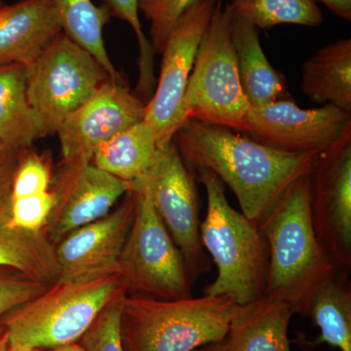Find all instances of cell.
<instances>
[{
	"label": "cell",
	"mask_w": 351,
	"mask_h": 351,
	"mask_svg": "<svg viewBox=\"0 0 351 351\" xmlns=\"http://www.w3.org/2000/svg\"><path fill=\"white\" fill-rule=\"evenodd\" d=\"M174 142L191 172L207 169L228 184L241 213L258 226L284 193L313 171L318 154L276 151L223 127L186 120Z\"/></svg>",
	"instance_id": "cell-1"
},
{
	"label": "cell",
	"mask_w": 351,
	"mask_h": 351,
	"mask_svg": "<svg viewBox=\"0 0 351 351\" xmlns=\"http://www.w3.org/2000/svg\"><path fill=\"white\" fill-rule=\"evenodd\" d=\"M260 228L269 246L265 295L306 315L314 294L337 270L311 221V173L287 189Z\"/></svg>",
	"instance_id": "cell-2"
},
{
	"label": "cell",
	"mask_w": 351,
	"mask_h": 351,
	"mask_svg": "<svg viewBox=\"0 0 351 351\" xmlns=\"http://www.w3.org/2000/svg\"><path fill=\"white\" fill-rule=\"evenodd\" d=\"M207 193V214L200 223L203 247L218 269L204 295H228L239 306L265 294L269 246L258 223L230 206L223 182L207 169H198Z\"/></svg>",
	"instance_id": "cell-3"
},
{
	"label": "cell",
	"mask_w": 351,
	"mask_h": 351,
	"mask_svg": "<svg viewBox=\"0 0 351 351\" xmlns=\"http://www.w3.org/2000/svg\"><path fill=\"white\" fill-rule=\"evenodd\" d=\"M239 304L228 295L164 300L126 295L120 314L124 351H195L223 341Z\"/></svg>",
	"instance_id": "cell-4"
},
{
	"label": "cell",
	"mask_w": 351,
	"mask_h": 351,
	"mask_svg": "<svg viewBox=\"0 0 351 351\" xmlns=\"http://www.w3.org/2000/svg\"><path fill=\"white\" fill-rule=\"evenodd\" d=\"M122 288L119 274L89 282L58 281L2 318L9 346L52 350L78 343Z\"/></svg>",
	"instance_id": "cell-5"
},
{
	"label": "cell",
	"mask_w": 351,
	"mask_h": 351,
	"mask_svg": "<svg viewBox=\"0 0 351 351\" xmlns=\"http://www.w3.org/2000/svg\"><path fill=\"white\" fill-rule=\"evenodd\" d=\"M232 4L219 0L196 53L184 93V119L246 133L251 107L242 89L232 38Z\"/></svg>",
	"instance_id": "cell-6"
},
{
	"label": "cell",
	"mask_w": 351,
	"mask_h": 351,
	"mask_svg": "<svg viewBox=\"0 0 351 351\" xmlns=\"http://www.w3.org/2000/svg\"><path fill=\"white\" fill-rule=\"evenodd\" d=\"M108 80L100 63L63 32L25 66L27 99L45 135L56 133Z\"/></svg>",
	"instance_id": "cell-7"
},
{
	"label": "cell",
	"mask_w": 351,
	"mask_h": 351,
	"mask_svg": "<svg viewBox=\"0 0 351 351\" xmlns=\"http://www.w3.org/2000/svg\"><path fill=\"white\" fill-rule=\"evenodd\" d=\"M135 211L119 260L127 295L173 300L193 297L181 252L144 193H133Z\"/></svg>",
	"instance_id": "cell-8"
},
{
	"label": "cell",
	"mask_w": 351,
	"mask_h": 351,
	"mask_svg": "<svg viewBox=\"0 0 351 351\" xmlns=\"http://www.w3.org/2000/svg\"><path fill=\"white\" fill-rule=\"evenodd\" d=\"M144 193L181 252L189 280L195 284L211 270L200 239L199 200L193 172L182 160L174 141L159 152L154 164L130 191Z\"/></svg>",
	"instance_id": "cell-9"
},
{
	"label": "cell",
	"mask_w": 351,
	"mask_h": 351,
	"mask_svg": "<svg viewBox=\"0 0 351 351\" xmlns=\"http://www.w3.org/2000/svg\"><path fill=\"white\" fill-rule=\"evenodd\" d=\"M218 2L197 0L189 6L164 44L158 83L147 104L144 119L156 131L161 149L174 141L186 122L182 112L184 93L196 53Z\"/></svg>",
	"instance_id": "cell-10"
},
{
	"label": "cell",
	"mask_w": 351,
	"mask_h": 351,
	"mask_svg": "<svg viewBox=\"0 0 351 351\" xmlns=\"http://www.w3.org/2000/svg\"><path fill=\"white\" fill-rule=\"evenodd\" d=\"M316 237L339 271H351V132L318 154L311 173Z\"/></svg>",
	"instance_id": "cell-11"
},
{
	"label": "cell",
	"mask_w": 351,
	"mask_h": 351,
	"mask_svg": "<svg viewBox=\"0 0 351 351\" xmlns=\"http://www.w3.org/2000/svg\"><path fill=\"white\" fill-rule=\"evenodd\" d=\"M249 138L288 154H321L351 132V113L332 105L302 108L280 100L252 108Z\"/></svg>",
	"instance_id": "cell-12"
},
{
	"label": "cell",
	"mask_w": 351,
	"mask_h": 351,
	"mask_svg": "<svg viewBox=\"0 0 351 351\" xmlns=\"http://www.w3.org/2000/svg\"><path fill=\"white\" fill-rule=\"evenodd\" d=\"M50 189L55 205L43 232L56 246L69 233L107 216L130 191L123 181L92 162L62 160L52 175Z\"/></svg>",
	"instance_id": "cell-13"
},
{
	"label": "cell",
	"mask_w": 351,
	"mask_h": 351,
	"mask_svg": "<svg viewBox=\"0 0 351 351\" xmlns=\"http://www.w3.org/2000/svg\"><path fill=\"white\" fill-rule=\"evenodd\" d=\"M145 107L125 83L108 80L58 129L62 160L91 162L101 145L144 120Z\"/></svg>",
	"instance_id": "cell-14"
},
{
	"label": "cell",
	"mask_w": 351,
	"mask_h": 351,
	"mask_svg": "<svg viewBox=\"0 0 351 351\" xmlns=\"http://www.w3.org/2000/svg\"><path fill=\"white\" fill-rule=\"evenodd\" d=\"M135 211V199L127 193L119 206L104 218L69 233L55 246L60 282H89L119 274V260Z\"/></svg>",
	"instance_id": "cell-15"
},
{
	"label": "cell",
	"mask_w": 351,
	"mask_h": 351,
	"mask_svg": "<svg viewBox=\"0 0 351 351\" xmlns=\"http://www.w3.org/2000/svg\"><path fill=\"white\" fill-rule=\"evenodd\" d=\"M62 32L51 0H19L0 6V64L31 63Z\"/></svg>",
	"instance_id": "cell-16"
},
{
	"label": "cell",
	"mask_w": 351,
	"mask_h": 351,
	"mask_svg": "<svg viewBox=\"0 0 351 351\" xmlns=\"http://www.w3.org/2000/svg\"><path fill=\"white\" fill-rule=\"evenodd\" d=\"M294 315L285 302L263 297L237 306L226 341L230 351H293L288 328Z\"/></svg>",
	"instance_id": "cell-17"
},
{
	"label": "cell",
	"mask_w": 351,
	"mask_h": 351,
	"mask_svg": "<svg viewBox=\"0 0 351 351\" xmlns=\"http://www.w3.org/2000/svg\"><path fill=\"white\" fill-rule=\"evenodd\" d=\"M232 38L237 68L247 101L252 108L288 100L284 76L270 64L263 52L258 29L233 12Z\"/></svg>",
	"instance_id": "cell-18"
},
{
	"label": "cell",
	"mask_w": 351,
	"mask_h": 351,
	"mask_svg": "<svg viewBox=\"0 0 351 351\" xmlns=\"http://www.w3.org/2000/svg\"><path fill=\"white\" fill-rule=\"evenodd\" d=\"M300 86L313 103L351 113V39H338L306 60Z\"/></svg>",
	"instance_id": "cell-19"
},
{
	"label": "cell",
	"mask_w": 351,
	"mask_h": 351,
	"mask_svg": "<svg viewBox=\"0 0 351 351\" xmlns=\"http://www.w3.org/2000/svg\"><path fill=\"white\" fill-rule=\"evenodd\" d=\"M43 136V124L27 99L25 66L0 64V143L25 151Z\"/></svg>",
	"instance_id": "cell-20"
},
{
	"label": "cell",
	"mask_w": 351,
	"mask_h": 351,
	"mask_svg": "<svg viewBox=\"0 0 351 351\" xmlns=\"http://www.w3.org/2000/svg\"><path fill=\"white\" fill-rule=\"evenodd\" d=\"M0 267H11L50 286L60 278L55 246L45 232L14 226L7 215H0Z\"/></svg>",
	"instance_id": "cell-21"
},
{
	"label": "cell",
	"mask_w": 351,
	"mask_h": 351,
	"mask_svg": "<svg viewBox=\"0 0 351 351\" xmlns=\"http://www.w3.org/2000/svg\"><path fill=\"white\" fill-rule=\"evenodd\" d=\"M306 315L320 330L316 339L306 343L307 348L327 343L339 351H351L350 276L337 269L314 294Z\"/></svg>",
	"instance_id": "cell-22"
},
{
	"label": "cell",
	"mask_w": 351,
	"mask_h": 351,
	"mask_svg": "<svg viewBox=\"0 0 351 351\" xmlns=\"http://www.w3.org/2000/svg\"><path fill=\"white\" fill-rule=\"evenodd\" d=\"M160 149L156 131L142 120L101 145L91 162L120 180L132 182L151 167Z\"/></svg>",
	"instance_id": "cell-23"
},
{
	"label": "cell",
	"mask_w": 351,
	"mask_h": 351,
	"mask_svg": "<svg viewBox=\"0 0 351 351\" xmlns=\"http://www.w3.org/2000/svg\"><path fill=\"white\" fill-rule=\"evenodd\" d=\"M56 9L62 32L87 50L105 69L112 82H124L108 57L104 40V27L110 21L106 6H96L92 0H51Z\"/></svg>",
	"instance_id": "cell-24"
},
{
	"label": "cell",
	"mask_w": 351,
	"mask_h": 351,
	"mask_svg": "<svg viewBox=\"0 0 351 351\" xmlns=\"http://www.w3.org/2000/svg\"><path fill=\"white\" fill-rule=\"evenodd\" d=\"M233 12L260 29L278 25L318 27L323 15L314 0H232Z\"/></svg>",
	"instance_id": "cell-25"
},
{
	"label": "cell",
	"mask_w": 351,
	"mask_h": 351,
	"mask_svg": "<svg viewBox=\"0 0 351 351\" xmlns=\"http://www.w3.org/2000/svg\"><path fill=\"white\" fill-rule=\"evenodd\" d=\"M126 295L125 288H122L99 313L93 324L78 341L84 351H124L119 326L120 314Z\"/></svg>",
	"instance_id": "cell-26"
},
{
	"label": "cell",
	"mask_w": 351,
	"mask_h": 351,
	"mask_svg": "<svg viewBox=\"0 0 351 351\" xmlns=\"http://www.w3.org/2000/svg\"><path fill=\"white\" fill-rule=\"evenodd\" d=\"M104 3L110 11V15L123 21L130 25L140 48V77H138V90L141 94L149 95L154 85V53L151 41L147 38L140 16H138V0H104Z\"/></svg>",
	"instance_id": "cell-27"
},
{
	"label": "cell",
	"mask_w": 351,
	"mask_h": 351,
	"mask_svg": "<svg viewBox=\"0 0 351 351\" xmlns=\"http://www.w3.org/2000/svg\"><path fill=\"white\" fill-rule=\"evenodd\" d=\"M197 0H138V11L149 23V34L154 52L161 54L182 14Z\"/></svg>",
	"instance_id": "cell-28"
},
{
	"label": "cell",
	"mask_w": 351,
	"mask_h": 351,
	"mask_svg": "<svg viewBox=\"0 0 351 351\" xmlns=\"http://www.w3.org/2000/svg\"><path fill=\"white\" fill-rule=\"evenodd\" d=\"M50 285L34 280L18 270L0 267V338L4 334L2 318L16 307L43 294Z\"/></svg>",
	"instance_id": "cell-29"
},
{
	"label": "cell",
	"mask_w": 351,
	"mask_h": 351,
	"mask_svg": "<svg viewBox=\"0 0 351 351\" xmlns=\"http://www.w3.org/2000/svg\"><path fill=\"white\" fill-rule=\"evenodd\" d=\"M55 205L51 189L40 193L12 196L10 202V223L17 228L40 232L47 223Z\"/></svg>",
	"instance_id": "cell-30"
},
{
	"label": "cell",
	"mask_w": 351,
	"mask_h": 351,
	"mask_svg": "<svg viewBox=\"0 0 351 351\" xmlns=\"http://www.w3.org/2000/svg\"><path fill=\"white\" fill-rule=\"evenodd\" d=\"M22 152L0 143V215L10 217L14 176Z\"/></svg>",
	"instance_id": "cell-31"
},
{
	"label": "cell",
	"mask_w": 351,
	"mask_h": 351,
	"mask_svg": "<svg viewBox=\"0 0 351 351\" xmlns=\"http://www.w3.org/2000/svg\"><path fill=\"white\" fill-rule=\"evenodd\" d=\"M334 13L346 21L351 20V0H318Z\"/></svg>",
	"instance_id": "cell-32"
},
{
	"label": "cell",
	"mask_w": 351,
	"mask_h": 351,
	"mask_svg": "<svg viewBox=\"0 0 351 351\" xmlns=\"http://www.w3.org/2000/svg\"><path fill=\"white\" fill-rule=\"evenodd\" d=\"M195 351H230L228 350V341L226 339L218 343H209V345L201 346Z\"/></svg>",
	"instance_id": "cell-33"
},
{
	"label": "cell",
	"mask_w": 351,
	"mask_h": 351,
	"mask_svg": "<svg viewBox=\"0 0 351 351\" xmlns=\"http://www.w3.org/2000/svg\"><path fill=\"white\" fill-rule=\"evenodd\" d=\"M49 351H84V348L80 343H69V345L59 346L52 348Z\"/></svg>",
	"instance_id": "cell-34"
},
{
	"label": "cell",
	"mask_w": 351,
	"mask_h": 351,
	"mask_svg": "<svg viewBox=\"0 0 351 351\" xmlns=\"http://www.w3.org/2000/svg\"><path fill=\"white\" fill-rule=\"evenodd\" d=\"M6 351H43L39 348H27V346H8Z\"/></svg>",
	"instance_id": "cell-35"
},
{
	"label": "cell",
	"mask_w": 351,
	"mask_h": 351,
	"mask_svg": "<svg viewBox=\"0 0 351 351\" xmlns=\"http://www.w3.org/2000/svg\"><path fill=\"white\" fill-rule=\"evenodd\" d=\"M8 346V337H7L6 332H4V334L2 335L1 338H0V351H6Z\"/></svg>",
	"instance_id": "cell-36"
},
{
	"label": "cell",
	"mask_w": 351,
	"mask_h": 351,
	"mask_svg": "<svg viewBox=\"0 0 351 351\" xmlns=\"http://www.w3.org/2000/svg\"><path fill=\"white\" fill-rule=\"evenodd\" d=\"M4 2L3 0H0V6L3 5Z\"/></svg>",
	"instance_id": "cell-37"
}]
</instances>
